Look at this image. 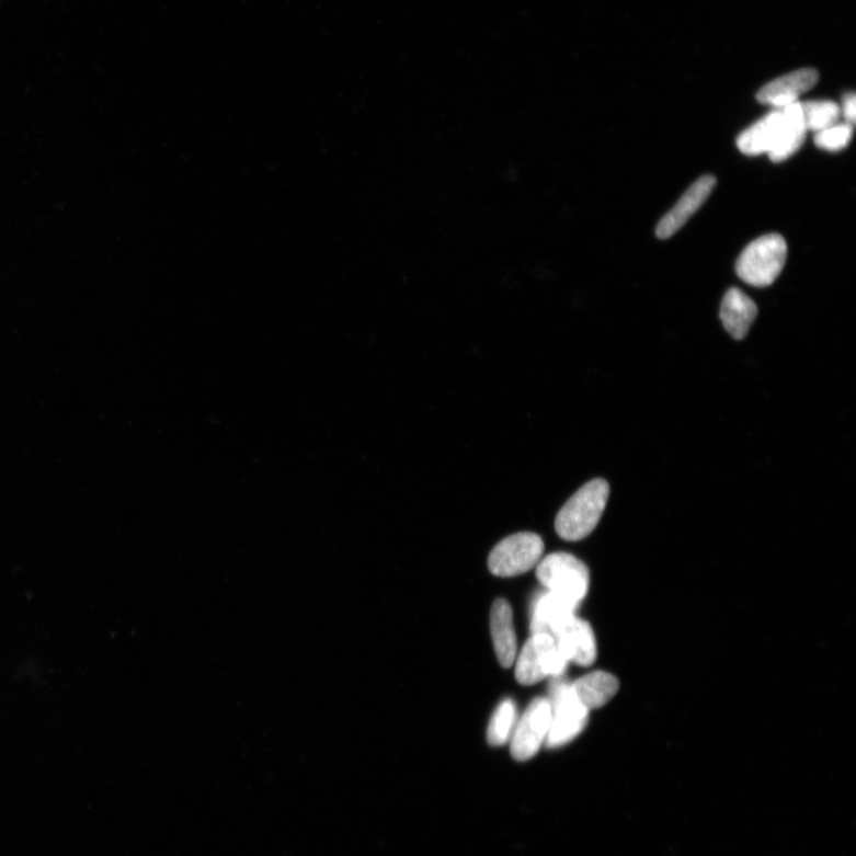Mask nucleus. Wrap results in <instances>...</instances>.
I'll use <instances>...</instances> for the list:
<instances>
[{"label":"nucleus","mask_w":856,"mask_h":856,"mask_svg":"<svg viewBox=\"0 0 856 856\" xmlns=\"http://www.w3.org/2000/svg\"><path fill=\"white\" fill-rule=\"evenodd\" d=\"M610 488L605 480H594L583 486L560 510L556 517V530L561 539L579 541L586 538L598 525L609 499Z\"/></svg>","instance_id":"f257e3e1"},{"label":"nucleus","mask_w":856,"mask_h":856,"mask_svg":"<svg viewBox=\"0 0 856 856\" xmlns=\"http://www.w3.org/2000/svg\"><path fill=\"white\" fill-rule=\"evenodd\" d=\"M788 258V246L780 235L771 233L752 242L737 261V274L746 284L766 287L775 283Z\"/></svg>","instance_id":"f03ea898"},{"label":"nucleus","mask_w":856,"mask_h":856,"mask_svg":"<svg viewBox=\"0 0 856 856\" xmlns=\"http://www.w3.org/2000/svg\"><path fill=\"white\" fill-rule=\"evenodd\" d=\"M537 578L547 591L578 606H581L591 584V573L583 561L566 552L543 558L537 566Z\"/></svg>","instance_id":"7ed1b4c3"},{"label":"nucleus","mask_w":856,"mask_h":856,"mask_svg":"<svg viewBox=\"0 0 856 856\" xmlns=\"http://www.w3.org/2000/svg\"><path fill=\"white\" fill-rule=\"evenodd\" d=\"M551 727L545 745L557 749L578 738L589 721V710L581 704L571 683L558 680L550 687Z\"/></svg>","instance_id":"20e7f679"},{"label":"nucleus","mask_w":856,"mask_h":856,"mask_svg":"<svg viewBox=\"0 0 856 856\" xmlns=\"http://www.w3.org/2000/svg\"><path fill=\"white\" fill-rule=\"evenodd\" d=\"M568 659L549 635H532L517 657L515 678L523 685H535L545 678L564 675Z\"/></svg>","instance_id":"39448f33"},{"label":"nucleus","mask_w":856,"mask_h":856,"mask_svg":"<svg viewBox=\"0 0 856 856\" xmlns=\"http://www.w3.org/2000/svg\"><path fill=\"white\" fill-rule=\"evenodd\" d=\"M544 541L536 533H517L495 546L488 559L491 573L499 578H514L539 564Z\"/></svg>","instance_id":"423d86ee"},{"label":"nucleus","mask_w":856,"mask_h":856,"mask_svg":"<svg viewBox=\"0 0 856 856\" xmlns=\"http://www.w3.org/2000/svg\"><path fill=\"white\" fill-rule=\"evenodd\" d=\"M552 711L549 698L532 701L521 720L516 721L511 740V753L515 761L532 760L545 743L551 727Z\"/></svg>","instance_id":"0eeeda50"},{"label":"nucleus","mask_w":856,"mask_h":856,"mask_svg":"<svg viewBox=\"0 0 856 856\" xmlns=\"http://www.w3.org/2000/svg\"><path fill=\"white\" fill-rule=\"evenodd\" d=\"M580 606L560 595L547 591L533 602L532 635H549L552 638L569 624Z\"/></svg>","instance_id":"6e6552de"},{"label":"nucleus","mask_w":856,"mask_h":856,"mask_svg":"<svg viewBox=\"0 0 856 856\" xmlns=\"http://www.w3.org/2000/svg\"><path fill=\"white\" fill-rule=\"evenodd\" d=\"M715 186H717V179L712 175H705L698 179L683 194L680 202L671 208L670 213L659 221L655 230L657 236L661 240H667V238L680 231L684 224L707 202Z\"/></svg>","instance_id":"1a4fd4ad"},{"label":"nucleus","mask_w":856,"mask_h":856,"mask_svg":"<svg viewBox=\"0 0 856 856\" xmlns=\"http://www.w3.org/2000/svg\"><path fill=\"white\" fill-rule=\"evenodd\" d=\"M820 80L817 69L802 68L771 81L756 94L757 102L783 109L799 102V96L810 91Z\"/></svg>","instance_id":"9d476101"},{"label":"nucleus","mask_w":856,"mask_h":856,"mask_svg":"<svg viewBox=\"0 0 856 856\" xmlns=\"http://www.w3.org/2000/svg\"><path fill=\"white\" fill-rule=\"evenodd\" d=\"M553 639L569 663L580 666H591L595 663L597 657L596 639L592 626L586 621L574 616L558 631Z\"/></svg>","instance_id":"9b49d317"},{"label":"nucleus","mask_w":856,"mask_h":856,"mask_svg":"<svg viewBox=\"0 0 856 856\" xmlns=\"http://www.w3.org/2000/svg\"><path fill=\"white\" fill-rule=\"evenodd\" d=\"M784 130L785 117L781 109H777L740 134L737 146L749 157H757L762 153L768 156L779 144Z\"/></svg>","instance_id":"f8f14e48"},{"label":"nucleus","mask_w":856,"mask_h":856,"mask_svg":"<svg viewBox=\"0 0 856 856\" xmlns=\"http://www.w3.org/2000/svg\"><path fill=\"white\" fill-rule=\"evenodd\" d=\"M490 630L499 663L510 669L516 661V636L513 625V612L506 600L494 602L490 613Z\"/></svg>","instance_id":"ddd939ff"},{"label":"nucleus","mask_w":856,"mask_h":856,"mask_svg":"<svg viewBox=\"0 0 856 856\" xmlns=\"http://www.w3.org/2000/svg\"><path fill=\"white\" fill-rule=\"evenodd\" d=\"M757 315L755 303L739 288L726 293L721 305L720 318L724 329L734 340L745 339Z\"/></svg>","instance_id":"4468645a"},{"label":"nucleus","mask_w":856,"mask_h":856,"mask_svg":"<svg viewBox=\"0 0 856 856\" xmlns=\"http://www.w3.org/2000/svg\"><path fill=\"white\" fill-rule=\"evenodd\" d=\"M571 685L574 694L589 711L606 706L620 687L619 681L605 671L589 673Z\"/></svg>","instance_id":"2eb2a0df"},{"label":"nucleus","mask_w":856,"mask_h":856,"mask_svg":"<svg viewBox=\"0 0 856 856\" xmlns=\"http://www.w3.org/2000/svg\"><path fill=\"white\" fill-rule=\"evenodd\" d=\"M781 110L787 125H785L778 146L768 153V158L774 162H783L791 158L803 146L808 133L801 102H796Z\"/></svg>","instance_id":"dca6fc26"},{"label":"nucleus","mask_w":856,"mask_h":856,"mask_svg":"<svg viewBox=\"0 0 856 856\" xmlns=\"http://www.w3.org/2000/svg\"><path fill=\"white\" fill-rule=\"evenodd\" d=\"M516 706L512 699H504L491 718L487 739L490 746L506 745L516 724Z\"/></svg>","instance_id":"f3484780"},{"label":"nucleus","mask_w":856,"mask_h":856,"mask_svg":"<svg viewBox=\"0 0 856 856\" xmlns=\"http://www.w3.org/2000/svg\"><path fill=\"white\" fill-rule=\"evenodd\" d=\"M801 105L808 132L820 133L831 128L841 117L840 106L831 101L801 102Z\"/></svg>","instance_id":"a211bd4d"},{"label":"nucleus","mask_w":856,"mask_h":856,"mask_svg":"<svg viewBox=\"0 0 856 856\" xmlns=\"http://www.w3.org/2000/svg\"><path fill=\"white\" fill-rule=\"evenodd\" d=\"M853 137V125L848 123H837L831 128L824 129L815 135V145L826 151L844 150L851 144Z\"/></svg>","instance_id":"6ab92c4d"},{"label":"nucleus","mask_w":856,"mask_h":856,"mask_svg":"<svg viewBox=\"0 0 856 856\" xmlns=\"http://www.w3.org/2000/svg\"><path fill=\"white\" fill-rule=\"evenodd\" d=\"M841 115H844L847 123L854 126L856 117V96L853 92L846 94Z\"/></svg>","instance_id":"aec40b11"}]
</instances>
